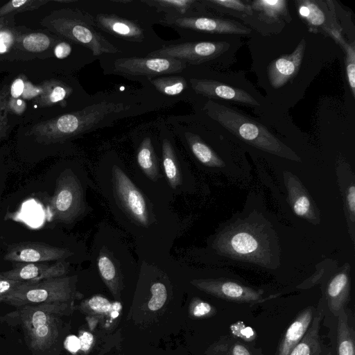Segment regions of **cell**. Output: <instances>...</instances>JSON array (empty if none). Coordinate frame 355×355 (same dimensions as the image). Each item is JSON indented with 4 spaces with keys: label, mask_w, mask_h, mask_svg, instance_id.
Listing matches in <instances>:
<instances>
[{
    "label": "cell",
    "mask_w": 355,
    "mask_h": 355,
    "mask_svg": "<svg viewBox=\"0 0 355 355\" xmlns=\"http://www.w3.org/2000/svg\"><path fill=\"white\" fill-rule=\"evenodd\" d=\"M248 38L250 71L266 99L282 114H288L304 97L324 67L344 57L331 37L311 32L295 12L279 32L253 31Z\"/></svg>",
    "instance_id": "cell-1"
},
{
    "label": "cell",
    "mask_w": 355,
    "mask_h": 355,
    "mask_svg": "<svg viewBox=\"0 0 355 355\" xmlns=\"http://www.w3.org/2000/svg\"><path fill=\"white\" fill-rule=\"evenodd\" d=\"M201 125L230 141L280 158L300 162V157L273 128L226 102L198 100Z\"/></svg>",
    "instance_id": "cell-2"
},
{
    "label": "cell",
    "mask_w": 355,
    "mask_h": 355,
    "mask_svg": "<svg viewBox=\"0 0 355 355\" xmlns=\"http://www.w3.org/2000/svg\"><path fill=\"white\" fill-rule=\"evenodd\" d=\"M195 68L188 81L198 98L223 101L251 109L256 117L273 129L280 128L290 119L288 114L279 113L268 102L248 79L245 71Z\"/></svg>",
    "instance_id": "cell-3"
},
{
    "label": "cell",
    "mask_w": 355,
    "mask_h": 355,
    "mask_svg": "<svg viewBox=\"0 0 355 355\" xmlns=\"http://www.w3.org/2000/svg\"><path fill=\"white\" fill-rule=\"evenodd\" d=\"M131 107L132 105L125 101H101L80 110L37 123L26 135L33 136L40 144L64 142L113 122L130 112Z\"/></svg>",
    "instance_id": "cell-4"
},
{
    "label": "cell",
    "mask_w": 355,
    "mask_h": 355,
    "mask_svg": "<svg viewBox=\"0 0 355 355\" xmlns=\"http://www.w3.org/2000/svg\"><path fill=\"white\" fill-rule=\"evenodd\" d=\"M242 38L234 35H213L197 40L168 43L146 56L175 58L189 67L227 70L236 62Z\"/></svg>",
    "instance_id": "cell-5"
},
{
    "label": "cell",
    "mask_w": 355,
    "mask_h": 355,
    "mask_svg": "<svg viewBox=\"0 0 355 355\" xmlns=\"http://www.w3.org/2000/svg\"><path fill=\"white\" fill-rule=\"evenodd\" d=\"M42 24L50 31L84 46L94 56L121 53L96 27L92 15L78 9L54 10Z\"/></svg>",
    "instance_id": "cell-6"
},
{
    "label": "cell",
    "mask_w": 355,
    "mask_h": 355,
    "mask_svg": "<svg viewBox=\"0 0 355 355\" xmlns=\"http://www.w3.org/2000/svg\"><path fill=\"white\" fill-rule=\"evenodd\" d=\"M60 308L59 302L23 306L0 316V322L20 326L30 347L44 351L55 338V319Z\"/></svg>",
    "instance_id": "cell-7"
},
{
    "label": "cell",
    "mask_w": 355,
    "mask_h": 355,
    "mask_svg": "<svg viewBox=\"0 0 355 355\" xmlns=\"http://www.w3.org/2000/svg\"><path fill=\"white\" fill-rule=\"evenodd\" d=\"M159 22L175 30L185 41L212 35H234L248 37L253 32L249 27L235 19L209 12L162 19Z\"/></svg>",
    "instance_id": "cell-8"
},
{
    "label": "cell",
    "mask_w": 355,
    "mask_h": 355,
    "mask_svg": "<svg viewBox=\"0 0 355 355\" xmlns=\"http://www.w3.org/2000/svg\"><path fill=\"white\" fill-rule=\"evenodd\" d=\"M71 277H60L39 282H24L7 294L0 303L15 307L59 302L71 295Z\"/></svg>",
    "instance_id": "cell-9"
},
{
    "label": "cell",
    "mask_w": 355,
    "mask_h": 355,
    "mask_svg": "<svg viewBox=\"0 0 355 355\" xmlns=\"http://www.w3.org/2000/svg\"><path fill=\"white\" fill-rule=\"evenodd\" d=\"M49 207L52 218L65 224L73 223L84 213L83 190L79 180L71 170L64 171L57 178Z\"/></svg>",
    "instance_id": "cell-10"
},
{
    "label": "cell",
    "mask_w": 355,
    "mask_h": 355,
    "mask_svg": "<svg viewBox=\"0 0 355 355\" xmlns=\"http://www.w3.org/2000/svg\"><path fill=\"white\" fill-rule=\"evenodd\" d=\"M113 73L128 78H146L179 73L189 65L175 58L165 57H119L112 60Z\"/></svg>",
    "instance_id": "cell-11"
},
{
    "label": "cell",
    "mask_w": 355,
    "mask_h": 355,
    "mask_svg": "<svg viewBox=\"0 0 355 355\" xmlns=\"http://www.w3.org/2000/svg\"><path fill=\"white\" fill-rule=\"evenodd\" d=\"M96 28L110 37L129 44H145L148 39L158 42L160 40L151 28L144 26L141 22L112 12L89 13Z\"/></svg>",
    "instance_id": "cell-12"
},
{
    "label": "cell",
    "mask_w": 355,
    "mask_h": 355,
    "mask_svg": "<svg viewBox=\"0 0 355 355\" xmlns=\"http://www.w3.org/2000/svg\"><path fill=\"white\" fill-rule=\"evenodd\" d=\"M215 248L234 257L261 261L265 257L266 242L250 227L241 225L223 233L215 241Z\"/></svg>",
    "instance_id": "cell-13"
},
{
    "label": "cell",
    "mask_w": 355,
    "mask_h": 355,
    "mask_svg": "<svg viewBox=\"0 0 355 355\" xmlns=\"http://www.w3.org/2000/svg\"><path fill=\"white\" fill-rule=\"evenodd\" d=\"M291 3L295 15L311 32L326 36L332 30L342 32L333 0H291Z\"/></svg>",
    "instance_id": "cell-14"
},
{
    "label": "cell",
    "mask_w": 355,
    "mask_h": 355,
    "mask_svg": "<svg viewBox=\"0 0 355 355\" xmlns=\"http://www.w3.org/2000/svg\"><path fill=\"white\" fill-rule=\"evenodd\" d=\"M115 194L125 211L138 224L148 227L150 216L146 200L128 176L117 166L112 169Z\"/></svg>",
    "instance_id": "cell-15"
},
{
    "label": "cell",
    "mask_w": 355,
    "mask_h": 355,
    "mask_svg": "<svg viewBox=\"0 0 355 355\" xmlns=\"http://www.w3.org/2000/svg\"><path fill=\"white\" fill-rule=\"evenodd\" d=\"M72 254L73 252L67 248L42 242L26 241L9 245L3 259L17 263H45L64 261Z\"/></svg>",
    "instance_id": "cell-16"
},
{
    "label": "cell",
    "mask_w": 355,
    "mask_h": 355,
    "mask_svg": "<svg viewBox=\"0 0 355 355\" xmlns=\"http://www.w3.org/2000/svg\"><path fill=\"white\" fill-rule=\"evenodd\" d=\"M263 34L279 32L294 17L291 0H248Z\"/></svg>",
    "instance_id": "cell-17"
},
{
    "label": "cell",
    "mask_w": 355,
    "mask_h": 355,
    "mask_svg": "<svg viewBox=\"0 0 355 355\" xmlns=\"http://www.w3.org/2000/svg\"><path fill=\"white\" fill-rule=\"evenodd\" d=\"M207 12L235 19L253 31L263 34L248 0H200Z\"/></svg>",
    "instance_id": "cell-18"
},
{
    "label": "cell",
    "mask_w": 355,
    "mask_h": 355,
    "mask_svg": "<svg viewBox=\"0 0 355 355\" xmlns=\"http://www.w3.org/2000/svg\"><path fill=\"white\" fill-rule=\"evenodd\" d=\"M69 263L59 261L55 263H17L10 270L0 272V279L19 282H39L46 279L62 277L69 270Z\"/></svg>",
    "instance_id": "cell-19"
},
{
    "label": "cell",
    "mask_w": 355,
    "mask_h": 355,
    "mask_svg": "<svg viewBox=\"0 0 355 355\" xmlns=\"http://www.w3.org/2000/svg\"><path fill=\"white\" fill-rule=\"evenodd\" d=\"M202 288L225 300L254 304L261 302L263 291L228 280H207L198 283Z\"/></svg>",
    "instance_id": "cell-20"
},
{
    "label": "cell",
    "mask_w": 355,
    "mask_h": 355,
    "mask_svg": "<svg viewBox=\"0 0 355 355\" xmlns=\"http://www.w3.org/2000/svg\"><path fill=\"white\" fill-rule=\"evenodd\" d=\"M316 309L309 306L302 310L289 324L279 343L275 355H288L309 328Z\"/></svg>",
    "instance_id": "cell-21"
},
{
    "label": "cell",
    "mask_w": 355,
    "mask_h": 355,
    "mask_svg": "<svg viewBox=\"0 0 355 355\" xmlns=\"http://www.w3.org/2000/svg\"><path fill=\"white\" fill-rule=\"evenodd\" d=\"M350 294L349 269L341 270L329 282L325 291L327 306L329 312L337 318L345 309Z\"/></svg>",
    "instance_id": "cell-22"
},
{
    "label": "cell",
    "mask_w": 355,
    "mask_h": 355,
    "mask_svg": "<svg viewBox=\"0 0 355 355\" xmlns=\"http://www.w3.org/2000/svg\"><path fill=\"white\" fill-rule=\"evenodd\" d=\"M140 2L146 7L153 8L158 13H163L162 19L191 16L207 12L200 0H142Z\"/></svg>",
    "instance_id": "cell-23"
},
{
    "label": "cell",
    "mask_w": 355,
    "mask_h": 355,
    "mask_svg": "<svg viewBox=\"0 0 355 355\" xmlns=\"http://www.w3.org/2000/svg\"><path fill=\"white\" fill-rule=\"evenodd\" d=\"M286 181L289 201L295 214L313 224L318 223L316 209L301 183L292 176H288Z\"/></svg>",
    "instance_id": "cell-24"
},
{
    "label": "cell",
    "mask_w": 355,
    "mask_h": 355,
    "mask_svg": "<svg viewBox=\"0 0 355 355\" xmlns=\"http://www.w3.org/2000/svg\"><path fill=\"white\" fill-rule=\"evenodd\" d=\"M185 137L191 153L201 164L214 168H222L225 166L223 159L201 135L187 132Z\"/></svg>",
    "instance_id": "cell-25"
},
{
    "label": "cell",
    "mask_w": 355,
    "mask_h": 355,
    "mask_svg": "<svg viewBox=\"0 0 355 355\" xmlns=\"http://www.w3.org/2000/svg\"><path fill=\"white\" fill-rule=\"evenodd\" d=\"M322 318V311L318 309L305 335L288 355H320L322 346L319 333Z\"/></svg>",
    "instance_id": "cell-26"
},
{
    "label": "cell",
    "mask_w": 355,
    "mask_h": 355,
    "mask_svg": "<svg viewBox=\"0 0 355 355\" xmlns=\"http://www.w3.org/2000/svg\"><path fill=\"white\" fill-rule=\"evenodd\" d=\"M41 85L43 92L35 101L39 107H50L62 102L73 92V89L70 86L58 80H49Z\"/></svg>",
    "instance_id": "cell-27"
},
{
    "label": "cell",
    "mask_w": 355,
    "mask_h": 355,
    "mask_svg": "<svg viewBox=\"0 0 355 355\" xmlns=\"http://www.w3.org/2000/svg\"><path fill=\"white\" fill-rule=\"evenodd\" d=\"M328 35L343 51L348 85L353 98H355V42L345 39V35L338 30H332Z\"/></svg>",
    "instance_id": "cell-28"
},
{
    "label": "cell",
    "mask_w": 355,
    "mask_h": 355,
    "mask_svg": "<svg viewBox=\"0 0 355 355\" xmlns=\"http://www.w3.org/2000/svg\"><path fill=\"white\" fill-rule=\"evenodd\" d=\"M338 355H355L354 331L345 309L337 317Z\"/></svg>",
    "instance_id": "cell-29"
},
{
    "label": "cell",
    "mask_w": 355,
    "mask_h": 355,
    "mask_svg": "<svg viewBox=\"0 0 355 355\" xmlns=\"http://www.w3.org/2000/svg\"><path fill=\"white\" fill-rule=\"evenodd\" d=\"M137 160L138 165L149 179L155 182L159 179L158 162L150 137H145L140 144Z\"/></svg>",
    "instance_id": "cell-30"
},
{
    "label": "cell",
    "mask_w": 355,
    "mask_h": 355,
    "mask_svg": "<svg viewBox=\"0 0 355 355\" xmlns=\"http://www.w3.org/2000/svg\"><path fill=\"white\" fill-rule=\"evenodd\" d=\"M162 164L169 186L175 189L182 183L180 168L173 145L168 139L162 144Z\"/></svg>",
    "instance_id": "cell-31"
},
{
    "label": "cell",
    "mask_w": 355,
    "mask_h": 355,
    "mask_svg": "<svg viewBox=\"0 0 355 355\" xmlns=\"http://www.w3.org/2000/svg\"><path fill=\"white\" fill-rule=\"evenodd\" d=\"M161 94L175 96L189 89V83L186 78L180 76H161L148 80Z\"/></svg>",
    "instance_id": "cell-32"
},
{
    "label": "cell",
    "mask_w": 355,
    "mask_h": 355,
    "mask_svg": "<svg viewBox=\"0 0 355 355\" xmlns=\"http://www.w3.org/2000/svg\"><path fill=\"white\" fill-rule=\"evenodd\" d=\"M48 0H12L0 8V18L12 13L35 10L48 3Z\"/></svg>",
    "instance_id": "cell-33"
},
{
    "label": "cell",
    "mask_w": 355,
    "mask_h": 355,
    "mask_svg": "<svg viewBox=\"0 0 355 355\" xmlns=\"http://www.w3.org/2000/svg\"><path fill=\"white\" fill-rule=\"evenodd\" d=\"M21 44L29 52H42L51 46V38L43 33H31L23 37Z\"/></svg>",
    "instance_id": "cell-34"
},
{
    "label": "cell",
    "mask_w": 355,
    "mask_h": 355,
    "mask_svg": "<svg viewBox=\"0 0 355 355\" xmlns=\"http://www.w3.org/2000/svg\"><path fill=\"white\" fill-rule=\"evenodd\" d=\"M225 355H260L255 349L239 340L232 338L225 340Z\"/></svg>",
    "instance_id": "cell-35"
},
{
    "label": "cell",
    "mask_w": 355,
    "mask_h": 355,
    "mask_svg": "<svg viewBox=\"0 0 355 355\" xmlns=\"http://www.w3.org/2000/svg\"><path fill=\"white\" fill-rule=\"evenodd\" d=\"M152 297L148 306L151 311L159 309L165 303L167 292L165 286L159 282L155 283L150 288Z\"/></svg>",
    "instance_id": "cell-36"
},
{
    "label": "cell",
    "mask_w": 355,
    "mask_h": 355,
    "mask_svg": "<svg viewBox=\"0 0 355 355\" xmlns=\"http://www.w3.org/2000/svg\"><path fill=\"white\" fill-rule=\"evenodd\" d=\"M98 268L102 278L112 282L116 277V268L112 261L105 254H101L98 259Z\"/></svg>",
    "instance_id": "cell-37"
},
{
    "label": "cell",
    "mask_w": 355,
    "mask_h": 355,
    "mask_svg": "<svg viewBox=\"0 0 355 355\" xmlns=\"http://www.w3.org/2000/svg\"><path fill=\"white\" fill-rule=\"evenodd\" d=\"M15 41L13 31L0 18V54L8 52Z\"/></svg>",
    "instance_id": "cell-38"
},
{
    "label": "cell",
    "mask_w": 355,
    "mask_h": 355,
    "mask_svg": "<svg viewBox=\"0 0 355 355\" xmlns=\"http://www.w3.org/2000/svg\"><path fill=\"white\" fill-rule=\"evenodd\" d=\"M9 89L5 85L0 91V140L6 132L8 123L7 101L8 98Z\"/></svg>",
    "instance_id": "cell-39"
},
{
    "label": "cell",
    "mask_w": 355,
    "mask_h": 355,
    "mask_svg": "<svg viewBox=\"0 0 355 355\" xmlns=\"http://www.w3.org/2000/svg\"><path fill=\"white\" fill-rule=\"evenodd\" d=\"M345 205L349 214L348 218L349 219L350 226H352L351 231L352 232V240L354 241V218H355V186L352 182L351 185L347 189L345 193Z\"/></svg>",
    "instance_id": "cell-40"
},
{
    "label": "cell",
    "mask_w": 355,
    "mask_h": 355,
    "mask_svg": "<svg viewBox=\"0 0 355 355\" xmlns=\"http://www.w3.org/2000/svg\"><path fill=\"white\" fill-rule=\"evenodd\" d=\"M42 92L43 89L41 85L37 86L29 81H25L21 96L23 100H31L39 97Z\"/></svg>",
    "instance_id": "cell-41"
},
{
    "label": "cell",
    "mask_w": 355,
    "mask_h": 355,
    "mask_svg": "<svg viewBox=\"0 0 355 355\" xmlns=\"http://www.w3.org/2000/svg\"><path fill=\"white\" fill-rule=\"evenodd\" d=\"M89 305L93 310L101 313L107 312L112 309L110 302L101 296H94L90 299Z\"/></svg>",
    "instance_id": "cell-42"
},
{
    "label": "cell",
    "mask_w": 355,
    "mask_h": 355,
    "mask_svg": "<svg viewBox=\"0 0 355 355\" xmlns=\"http://www.w3.org/2000/svg\"><path fill=\"white\" fill-rule=\"evenodd\" d=\"M26 107V102L21 98H8L7 101V108L8 112H12L16 114H21L24 112Z\"/></svg>",
    "instance_id": "cell-43"
},
{
    "label": "cell",
    "mask_w": 355,
    "mask_h": 355,
    "mask_svg": "<svg viewBox=\"0 0 355 355\" xmlns=\"http://www.w3.org/2000/svg\"><path fill=\"white\" fill-rule=\"evenodd\" d=\"M71 51L72 48L71 44L64 41L58 43L53 50L55 56L58 59L67 58L71 54Z\"/></svg>",
    "instance_id": "cell-44"
},
{
    "label": "cell",
    "mask_w": 355,
    "mask_h": 355,
    "mask_svg": "<svg viewBox=\"0 0 355 355\" xmlns=\"http://www.w3.org/2000/svg\"><path fill=\"white\" fill-rule=\"evenodd\" d=\"M24 80L21 78H16L11 84L9 89V94L11 98H19L24 90Z\"/></svg>",
    "instance_id": "cell-45"
},
{
    "label": "cell",
    "mask_w": 355,
    "mask_h": 355,
    "mask_svg": "<svg viewBox=\"0 0 355 355\" xmlns=\"http://www.w3.org/2000/svg\"><path fill=\"white\" fill-rule=\"evenodd\" d=\"M24 282L0 279V295L7 294Z\"/></svg>",
    "instance_id": "cell-46"
},
{
    "label": "cell",
    "mask_w": 355,
    "mask_h": 355,
    "mask_svg": "<svg viewBox=\"0 0 355 355\" xmlns=\"http://www.w3.org/2000/svg\"><path fill=\"white\" fill-rule=\"evenodd\" d=\"M212 311V307L209 304L200 302L194 306L193 313L195 316L201 317L209 314Z\"/></svg>",
    "instance_id": "cell-47"
},
{
    "label": "cell",
    "mask_w": 355,
    "mask_h": 355,
    "mask_svg": "<svg viewBox=\"0 0 355 355\" xmlns=\"http://www.w3.org/2000/svg\"><path fill=\"white\" fill-rule=\"evenodd\" d=\"M64 346L72 353L78 352L80 349L79 338L75 336H68L64 342Z\"/></svg>",
    "instance_id": "cell-48"
},
{
    "label": "cell",
    "mask_w": 355,
    "mask_h": 355,
    "mask_svg": "<svg viewBox=\"0 0 355 355\" xmlns=\"http://www.w3.org/2000/svg\"><path fill=\"white\" fill-rule=\"evenodd\" d=\"M78 338L80 344V349L84 352L88 350L92 344L93 336L90 333L83 332Z\"/></svg>",
    "instance_id": "cell-49"
},
{
    "label": "cell",
    "mask_w": 355,
    "mask_h": 355,
    "mask_svg": "<svg viewBox=\"0 0 355 355\" xmlns=\"http://www.w3.org/2000/svg\"><path fill=\"white\" fill-rule=\"evenodd\" d=\"M112 308H113V311H119L121 308V305L119 302H114L112 304Z\"/></svg>",
    "instance_id": "cell-50"
},
{
    "label": "cell",
    "mask_w": 355,
    "mask_h": 355,
    "mask_svg": "<svg viewBox=\"0 0 355 355\" xmlns=\"http://www.w3.org/2000/svg\"><path fill=\"white\" fill-rule=\"evenodd\" d=\"M55 2L60 3H70L76 2V0H55Z\"/></svg>",
    "instance_id": "cell-51"
},
{
    "label": "cell",
    "mask_w": 355,
    "mask_h": 355,
    "mask_svg": "<svg viewBox=\"0 0 355 355\" xmlns=\"http://www.w3.org/2000/svg\"><path fill=\"white\" fill-rule=\"evenodd\" d=\"M119 315V312L116 311H113L111 313V316L113 318H116L117 316Z\"/></svg>",
    "instance_id": "cell-52"
}]
</instances>
